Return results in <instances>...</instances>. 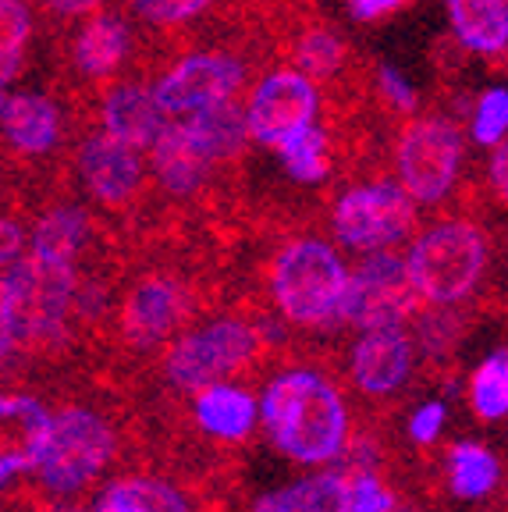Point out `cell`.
<instances>
[{
	"instance_id": "33",
	"label": "cell",
	"mask_w": 508,
	"mask_h": 512,
	"mask_svg": "<svg viewBox=\"0 0 508 512\" xmlns=\"http://www.w3.org/2000/svg\"><path fill=\"white\" fill-rule=\"evenodd\" d=\"M352 477V512H395V495L377 473L356 470Z\"/></svg>"
},
{
	"instance_id": "23",
	"label": "cell",
	"mask_w": 508,
	"mask_h": 512,
	"mask_svg": "<svg viewBox=\"0 0 508 512\" xmlns=\"http://www.w3.org/2000/svg\"><path fill=\"white\" fill-rule=\"evenodd\" d=\"M253 512H352L349 470H324L256 498Z\"/></svg>"
},
{
	"instance_id": "7",
	"label": "cell",
	"mask_w": 508,
	"mask_h": 512,
	"mask_svg": "<svg viewBox=\"0 0 508 512\" xmlns=\"http://www.w3.org/2000/svg\"><path fill=\"white\" fill-rule=\"evenodd\" d=\"M416 207L420 203L405 192V185L391 178L345 185L331 203V232L359 256L395 249L416 232Z\"/></svg>"
},
{
	"instance_id": "34",
	"label": "cell",
	"mask_w": 508,
	"mask_h": 512,
	"mask_svg": "<svg viewBox=\"0 0 508 512\" xmlns=\"http://www.w3.org/2000/svg\"><path fill=\"white\" fill-rule=\"evenodd\" d=\"M441 427H445V406L441 402H427V406H420L413 413L409 431H413L416 441H434L441 434Z\"/></svg>"
},
{
	"instance_id": "28",
	"label": "cell",
	"mask_w": 508,
	"mask_h": 512,
	"mask_svg": "<svg viewBox=\"0 0 508 512\" xmlns=\"http://www.w3.org/2000/svg\"><path fill=\"white\" fill-rule=\"evenodd\" d=\"M469 406L480 420L508 416V349H494L469 377Z\"/></svg>"
},
{
	"instance_id": "38",
	"label": "cell",
	"mask_w": 508,
	"mask_h": 512,
	"mask_svg": "<svg viewBox=\"0 0 508 512\" xmlns=\"http://www.w3.org/2000/svg\"><path fill=\"white\" fill-rule=\"evenodd\" d=\"M36 4H40V8H43V11H47V15H50V11H54L57 4H61V0H36Z\"/></svg>"
},
{
	"instance_id": "35",
	"label": "cell",
	"mask_w": 508,
	"mask_h": 512,
	"mask_svg": "<svg viewBox=\"0 0 508 512\" xmlns=\"http://www.w3.org/2000/svg\"><path fill=\"white\" fill-rule=\"evenodd\" d=\"M487 185H491L494 200L508 207V139L491 150V160H487Z\"/></svg>"
},
{
	"instance_id": "18",
	"label": "cell",
	"mask_w": 508,
	"mask_h": 512,
	"mask_svg": "<svg viewBox=\"0 0 508 512\" xmlns=\"http://www.w3.org/2000/svg\"><path fill=\"white\" fill-rule=\"evenodd\" d=\"M150 171L157 189H164L171 200H196L210 189L221 164L196 143L182 118H171L167 132L150 150Z\"/></svg>"
},
{
	"instance_id": "25",
	"label": "cell",
	"mask_w": 508,
	"mask_h": 512,
	"mask_svg": "<svg viewBox=\"0 0 508 512\" xmlns=\"http://www.w3.org/2000/svg\"><path fill=\"white\" fill-rule=\"evenodd\" d=\"M331 150H334V128H324L313 121V125H302L299 132L281 139L278 157L299 185H320L334 171Z\"/></svg>"
},
{
	"instance_id": "3",
	"label": "cell",
	"mask_w": 508,
	"mask_h": 512,
	"mask_svg": "<svg viewBox=\"0 0 508 512\" xmlns=\"http://www.w3.org/2000/svg\"><path fill=\"white\" fill-rule=\"evenodd\" d=\"M270 299L281 317L299 328H331L345 324L352 271L342 253L324 239H292L270 260Z\"/></svg>"
},
{
	"instance_id": "26",
	"label": "cell",
	"mask_w": 508,
	"mask_h": 512,
	"mask_svg": "<svg viewBox=\"0 0 508 512\" xmlns=\"http://www.w3.org/2000/svg\"><path fill=\"white\" fill-rule=\"evenodd\" d=\"M96 512H189V502L160 477H121L96 498Z\"/></svg>"
},
{
	"instance_id": "36",
	"label": "cell",
	"mask_w": 508,
	"mask_h": 512,
	"mask_svg": "<svg viewBox=\"0 0 508 512\" xmlns=\"http://www.w3.org/2000/svg\"><path fill=\"white\" fill-rule=\"evenodd\" d=\"M405 4H413V0H349V11L356 22H381V18L402 11Z\"/></svg>"
},
{
	"instance_id": "1",
	"label": "cell",
	"mask_w": 508,
	"mask_h": 512,
	"mask_svg": "<svg viewBox=\"0 0 508 512\" xmlns=\"http://www.w3.org/2000/svg\"><path fill=\"white\" fill-rule=\"evenodd\" d=\"M260 420L270 445L292 463H331L349 441L345 399L320 370L302 367L274 377L260 399Z\"/></svg>"
},
{
	"instance_id": "30",
	"label": "cell",
	"mask_w": 508,
	"mask_h": 512,
	"mask_svg": "<svg viewBox=\"0 0 508 512\" xmlns=\"http://www.w3.org/2000/svg\"><path fill=\"white\" fill-rule=\"evenodd\" d=\"M0 18H4V43H0V64H4V89L18 79L25 68L32 40V4L29 0H0Z\"/></svg>"
},
{
	"instance_id": "5",
	"label": "cell",
	"mask_w": 508,
	"mask_h": 512,
	"mask_svg": "<svg viewBox=\"0 0 508 512\" xmlns=\"http://www.w3.org/2000/svg\"><path fill=\"white\" fill-rule=\"evenodd\" d=\"M395 175L420 207H437L455 192L466 164V139L452 114L416 111L398 121L395 146Z\"/></svg>"
},
{
	"instance_id": "9",
	"label": "cell",
	"mask_w": 508,
	"mask_h": 512,
	"mask_svg": "<svg viewBox=\"0 0 508 512\" xmlns=\"http://www.w3.org/2000/svg\"><path fill=\"white\" fill-rule=\"evenodd\" d=\"M111 456L114 431L104 416L86 406H64L54 413V431L36 466V480L50 495H75L104 473Z\"/></svg>"
},
{
	"instance_id": "20",
	"label": "cell",
	"mask_w": 508,
	"mask_h": 512,
	"mask_svg": "<svg viewBox=\"0 0 508 512\" xmlns=\"http://www.w3.org/2000/svg\"><path fill=\"white\" fill-rule=\"evenodd\" d=\"M413 370V338L405 328H370L352 345V381L366 395H391Z\"/></svg>"
},
{
	"instance_id": "16",
	"label": "cell",
	"mask_w": 508,
	"mask_h": 512,
	"mask_svg": "<svg viewBox=\"0 0 508 512\" xmlns=\"http://www.w3.org/2000/svg\"><path fill=\"white\" fill-rule=\"evenodd\" d=\"M96 121L111 136L150 153L157 146V139L167 132V125H171V114L164 111L157 86L150 79L125 75V79H114L111 86L96 93Z\"/></svg>"
},
{
	"instance_id": "27",
	"label": "cell",
	"mask_w": 508,
	"mask_h": 512,
	"mask_svg": "<svg viewBox=\"0 0 508 512\" xmlns=\"http://www.w3.org/2000/svg\"><path fill=\"white\" fill-rule=\"evenodd\" d=\"M501 466L498 459L487 452L477 441H459L448 452V480H452V491L466 502L473 498H484L498 488Z\"/></svg>"
},
{
	"instance_id": "10",
	"label": "cell",
	"mask_w": 508,
	"mask_h": 512,
	"mask_svg": "<svg viewBox=\"0 0 508 512\" xmlns=\"http://www.w3.org/2000/svg\"><path fill=\"white\" fill-rule=\"evenodd\" d=\"M72 168L86 196L100 210H121L132 207L146 192V182L153 178L150 153L125 139L111 136L100 121L82 128V136L72 146Z\"/></svg>"
},
{
	"instance_id": "39",
	"label": "cell",
	"mask_w": 508,
	"mask_h": 512,
	"mask_svg": "<svg viewBox=\"0 0 508 512\" xmlns=\"http://www.w3.org/2000/svg\"><path fill=\"white\" fill-rule=\"evenodd\" d=\"M395 512H413V509H395Z\"/></svg>"
},
{
	"instance_id": "15",
	"label": "cell",
	"mask_w": 508,
	"mask_h": 512,
	"mask_svg": "<svg viewBox=\"0 0 508 512\" xmlns=\"http://www.w3.org/2000/svg\"><path fill=\"white\" fill-rule=\"evenodd\" d=\"M278 36H285L288 43L285 47L288 61L295 68H302L310 79H317L324 89H338V93H359V89H366L349 40L334 25L320 22V18L295 15L292 25L285 32H278Z\"/></svg>"
},
{
	"instance_id": "11",
	"label": "cell",
	"mask_w": 508,
	"mask_h": 512,
	"mask_svg": "<svg viewBox=\"0 0 508 512\" xmlns=\"http://www.w3.org/2000/svg\"><path fill=\"white\" fill-rule=\"evenodd\" d=\"M423 306L420 288L409 274V260L395 249L366 253L352 267L349 299H345V324L359 331L402 328Z\"/></svg>"
},
{
	"instance_id": "14",
	"label": "cell",
	"mask_w": 508,
	"mask_h": 512,
	"mask_svg": "<svg viewBox=\"0 0 508 512\" xmlns=\"http://www.w3.org/2000/svg\"><path fill=\"white\" fill-rule=\"evenodd\" d=\"M185 313H189V288L175 274H146L125 292L118 317L121 338L132 349H153L175 335Z\"/></svg>"
},
{
	"instance_id": "19",
	"label": "cell",
	"mask_w": 508,
	"mask_h": 512,
	"mask_svg": "<svg viewBox=\"0 0 508 512\" xmlns=\"http://www.w3.org/2000/svg\"><path fill=\"white\" fill-rule=\"evenodd\" d=\"M54 413L32 395H4L0 402V477L11 484L22 473H36L47 452Z\"/></svg>"
},
{
	"instance_id": "17",
	"label": "cell",
	"mask_w": 508,
	"mask_h": 512,
	"mask_svg": "<svg viewBox=\"0 0 508 512\" xmlns=\"http://www.w3.org/2000/svg\"><path fill=\"white\" fill-rule=\"evenodd\" d=\"M4 143L18 160H50L64 143V111L40 89H8L0 100Z\"/></svg>"
},
{
	"instance_id": "12",
	"label": "cell",
	"mask_w": 508,
	"mask_h": 512,
	"mask_svg": "<svg viewBox=\"0 0 508 512\" xmlns=\"http://www.w3.org/2000/svg\"><path fill=\"white\" fill-rule=\"evenodd\" d=\"M324 107V86L302 72V68H270L267 75L253 82L246 96L249 136L256 146H274L281 139L299 132L302 125H313Z\"/></svg>"
},
{
	"instance_id": "29",
	"label": "cell",
	"mask_w": 508,
	"mask_h": 512,
	"mask_svg": "<svg viewBox=\"0 0 508 512\" xmlns=\"http://www.w3.org/2000/svg\"><path fill=\"white\" fill-rule=\"evenodd\" d=\"M214 8L217 0H128V15L150 32L185 29Z\"/></svg>"
},
{
	"instance_id": "24",
	"label": "cell",
	"mask_w": 508,
	"mask_h": 512,
	"mask_svg": "<svg viewBox=\"0 0 508 512\" xmlns=\"http://www.w3.org/2000/svg\"><path fill=\"white\" fill-rule=\"evenodd\" d=\"M256 416H260V402L242 388H231L221 381L196 392V424L221 441L249 438Z\"/></svg>"
},
{
	"instance_id": "32",
	"label": "cell",
	"mask_w": 508,
	"mask_h": 512,
	"mask_svg": "<svg viewBox=\"0 0 508 512\" xmlns=\"http://www.w3.org/2000/svg\"><path fill=\"white\" fill-rule=\"evenodd\" d=\"M370 93L381 100V107L395 118H409V114L420 111V93L402 72H398L395 64L381 61L374 68V79H370Z\"/></svg>"
},
{
	"instance_id": "8",
	"label": "cell",
	"mask_w": 508,
	"mask_h": 512,
	"mask_svg": "<svg viewBox=\"0 0 508 512\" xmlns=\"http://www.w3.org/2000/svg\"><path fill=\"white\" fill-rule=\"evenodd\" d=\"M260 328L246 317H217L182 335L167 352L164 370L182 392H203L228 381L260 356Z\"/></svg>"
},
{
	"instance_id": "37",
	"label": "cell",
	"mask_w": 508,
	"mask_h": 512,
	"mask_svg": "<svg viewBox=\"0 0 508 512\" xmlns=\"http://www.w3.org/2000/svg\"><path fill=\"white\" fill-rule=\"evenodd\" d=\"M22 253H29V235L18 228L15 214H8L4 217V249H0V260H4V264H15Z\"/></svg>"
},
{
	"instance_id": "21",
	"label": "cell",
	"mask_w": 508,
	"mask_h": 512,
	"mask_svg": "<svg viewBox=\"0 0 508 512\" xmlns=\"http://www.w3.org/2000/svg\"><path fill=\"white\" fill-rule=\"evenodd\" d=\"M96 235L93 214L82 203H54L47 207L29 232V253L47 260V264L75 267L79 256L89 249Z\"/></svg>"
},
{
	"instance_id": "4",
	"label": "cell",
	"mask_w": 508,
	"mask_h": 512,
	"mask_svg": "<svg viewBox=\"0 0 508 512\" xmlns=\"http://www.w3.org/2000/svg\"><path fill=\"white\" fill-rule=\"evenodd\" d=\"M409 274L427 306H455L487 271V232L469 217H445L409 242Z\"/></svg>"
},
{
	"instance_id": "22",
	"label": "cell",
	"mask_w": 508,
	"mask_h": 512,
	"mask_svg": "<svg viewBox=\"0 0 508 512\" xmlns=\"http://www.w3.org/2000/svg\"><path fill=\"white\" fill-rule=\"evenodd\" d=\"M452 36L466 54L508 57V0H445Z\"/></svg>"
},
{
	"instance_id": "2",
	"label": "cell",
	"mask_w": 508,
	"mask_h": 512,
	"mask_svg": "<svg viewBox=\"0 0 508 512\" xmlns=\"http://www.w3.org/2000/svg\"><path fill=\"white\" fill-rule=\"evenodd\" d=\"M79 306V274L75 267L47 264L40 256L22 253L4 264L0 281V345L4 356L18 349H47L68 328Z\"/></svg>"
},
{
	"instance_id": "6",
	"label": "cell",
	"mask_w": 508,
	"mask_h": 512,
	"mask_svg": "<svg viewBox=\"0 0 508 512\" xmlns=\"http://www.w3.org/2000/svg\"><path fill=\"white\" fill-rule=\"evenodd\" d=\"M256 82V64L235 47H192L153 79L157 96L171 118L210 111V107L246 100Z\"/></svg>"
},
{
	"instance_id": "31",
	"label": "cell",
	"mask_w": 508,
	"mask_h": 512,
	"mask_svg": "<svg viewBox=\"0 0 508 512\" xmlns=\"http://www.w3.org/2000/svg\"><path fill=\"white\" fill-rule=\"evenodd\" d=\"M508 136V89L494 86L484 89L480 100L473 104V114H469V139L484 150H494L498 143H505Z\"/></svg>"
},
{
	"instance_id": "13",
	"label": "cell",
	"mask_w": 508,
	"mask_h": 512,
	"mask_svg": "<svg viewBox=\"0 0 508 512\" xmlns=\"http://www.w3.org/2000/svg\"><path fill=\"white\" fill-rule=\"evenodd\" d=\"M135 54V29L118 11H100L79 22V29L68 40V72L75 75L82 89L100 93L121 79L125 64Z\"/></svg>"
}]
</instances>
